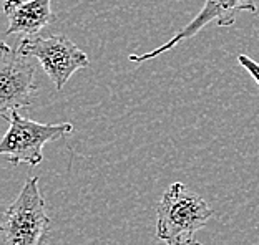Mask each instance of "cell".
Returning a JSON list of instances; mask_svg holds the SVG:
<instances>
[{"label":"cell","mask_w":259,"mask_h":245,"mask_svg":"<svg viewBox=\"0 0 259 245\" xmlns=\"http://www.w3.org/2000/svg\"><path fill=\"white\" fill-rule=\"evenodd\" d=\"M241 12H249V14H257V5L256 0H204L203 9L198 12V15L194 19L181 28L180 32H176L168 42H164L158 48L148 51V53L138 55L132 53L128 56V60L132 63H145L150 60H155L160 55L166 53V51L173 50L175 46L186 42V40L193 38L194 35H198L208 23L214 22L216 27L228 28L233 27L236 23V19Z\"/></svg>","instance_id":"6"},{"label":"cell","mask_w":259,"mask_h":245,"mask_svg":"<svg viewBox=\"0 0 259 245\" xmlns=\"http://www.w3.org/2000/svg\"><path fill=\"white\" fill-rule=\"evenodd\" d=\"M37 60L23 55L17 48L2 42L0 45V113L4 118L12 111L32 106L37 96L38 83L35 81Z\"/></svg>","instance_id":"5"},{"label":"cell","mask_w":259,"mask_h":245,"mask_svg":"<svg viewBox=\"0 0 259 245\" xmlns=\"http://www.w3.org/2000/svg\"><path fill=\"white\" fill-rule=\"evenodd\" d=\"M4 12L9 20L5 35H38L57 20L52 0H5Z\"/></svg>","instance_id":"7"},{"label":"cell","mask_w":259,"mask_h":245,"mask_svg":"<svg viewBox=\"0 0 259 245\" xmlns=\"http://www.w3.org/2000/svg\"><path fill=\"white\" fill-rule=\"evenodd\" d=\"M9 131L0 143V154L5 156L14 166H38L44 161V148L47 143L57 141L73 133L72 122L45 125L12 111L7 118Z\"/></svg>","instance_id":"3"},{"label":"cell","mask_w":259,"mask_h":245,"mask_svg":"<svg viewBox=\"0 0 259 245\" xmlns=\"http://www.w3.org/2000/svg\"><path fill=\"white\" fill-rule=\"evenodd\" d=\"M166 245H203L196 242L194 238H181V240H171V242H166Z\"/></svg>","instance_id":"9"},{"label":"cell","mask_w":259,"mask_h":245,"mask_svg":"<svg viewBox=\"0 0 259 245\" xmlns=\"http://www.w3.org/2000/svg\"><path fill=\"white\" fill-rule=\"evenodd\" d=\"M50 215L38 188V177L25 180L0 222L2 245H44L50 232Z\"/></svg>","instance_id":"1"},{"label":"cell","mask_w":259,"mask_h":245,"mask_svg":"<svg viewBox=\"0 0 259 245\" xmlns=\"http://www.w3.org/2000/svg\"><path fill=\"white\" fill-rule=\"evenodd\" d=\"M17 50L23 55L33 56L58 91L70 81L73 73L90 67L87 53L67 35H28L19 40Z\"/></svg>","instance_id":"4"},{"label":"cell","mask_w":259,"mask_h":245,"mask_svg":"<svg viewBox=\"0 0 259 245\" xmlns=\"http://www.w3.org/2000/svg\"><path fill=\"white\" fill-rule=\"evenodd\" d=\"M213 209L185 184L173 182L156 207V237L164 242L191 238L209 222Z\"/></svg>","instance_id":"2"},{"label":"cell","mask_w":259,"mask_h":245,"mask_svg":"<svg viewBox=\"0 0 259 245\" xmlns=\"http://www.w3.org/2000/svg\"><path fill=\"white\" fill-rule=\"evenodd\" d=\"M238 63L251 75V78L254 80L256 85L259 86V63L256 60H252L251 56L244 55V53L238 55Z\"/></svg>","instance_id":"8"}]
</instances>
